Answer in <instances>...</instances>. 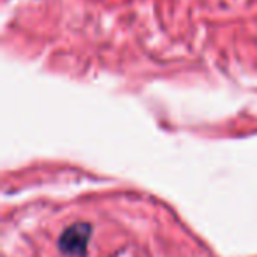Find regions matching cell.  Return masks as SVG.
<instances>
[{"mask_svg":"<svg viewBox=\"0 0 257 257\" xmlns=\"http://www.w3.org/2000/svg\"><path fill=\"white\" fill-rule=\"evenodd\" d=\"M90 238H92V225L88 222H76L64 229V232L58 238V248L65 255L85 257Z\"/></svg>","mask_w":257,"mask_h":257,"instance_id":"1","label":"cell"}]
</instances>
